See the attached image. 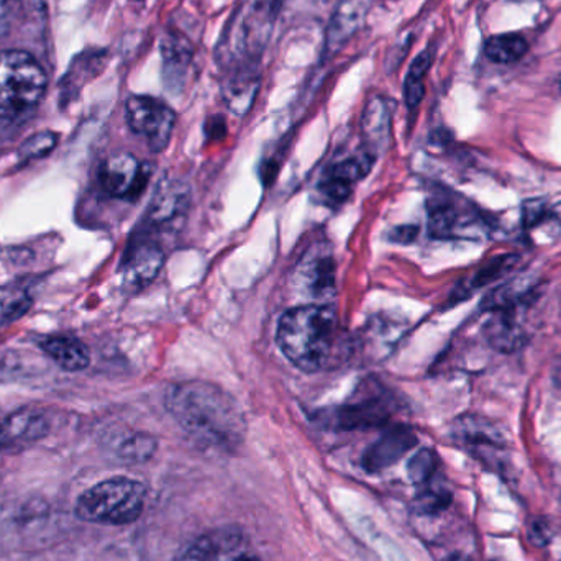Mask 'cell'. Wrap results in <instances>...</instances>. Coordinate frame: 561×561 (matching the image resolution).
<instances>
[{"label":"cell","instance_id":"obj_27","mask_svg":"<svg viewBox=\"0 0 561 561\" xmlns=\"http://www.w3.org/2000/svg\"><path fill=\"white\" fill-rule=\"evenodd\" d=\"M157 450V442L150 435L137 434L127 438L118 448L122 460L140 463L147 461Z\"/></svg>","mask_w":561,"mask_h":561},{"label":"cell","instance_id":"obj_13","mask_svg":"<svg viewBox=\"0 0 561 561\" xmlns=\"http://www.w3.org/2000/svg\"><path fill=\"white\" fill-rule=\"evenodd\" d=\"M519 306L494 310L493 319L488 322L486 336L491 345L503 352H513L524 343V329L519 322Z\"/></svg>","mask_w":561,"mask_h":561},{"label":"cell","instance_id":"obj_21","mask_svg":"<svg viewBox=\"0 0 561 561\" xmlns=\"http://www.w3.org/2000/svg\"><path fill=\"white\" fill-rule=\"evenodd\" d=\"M526 38L517 33H504V35H494L488 39L484 45V55L490 61L496 65H513L519 61L527 53Z\"/></svg>","mask_w":561,"mask_h":561},{"label":"cell","instance_id":"obj_34","mask_svg":"<svg viewBox=\"0 0 561 561\" xmlns=\"http://www.w3.org/2000/svg\"><path fill=\"white\" fill-rule=\"evenodd\" d=\"M553 216H556V219L559 220V222L561 224V206L559 207V209L556 210V214H553Z\"/></svg>","mask_w":561,"mask_h":561},{"label":"cell","instance_id":"obj_17","mask_svg":"<svg viewBox=\"0 0 561 561\" xmlns=\"http://www.w3.org/2000/svg\"><path fill=\"white\" fill-rule=\"evenodd\" d=\"M300 286L307 289L310 296L319 297L330 293L333 289V263L332 259L327 255L309 256L304 260L299 266Z\"/></svg>","mask_w":561,"mask_h":561},{"label":"cell","instance_id":"obj_14","mask_svg":"<svg viewBox=\"0 0 561 561\" xmlns=\"http://www.w3.org/2000/svg\"><path fill=\"white\" fill-rule=\"evenodd\" d=\"M259 85V75L250 66L237 68L232 75L227 76L226 84H224V99H226L230 111L237 115L247 114L255 101Z\"/></svg>","mask_w":561,"mask_h":561},{"label":"cell","instance_id":"obj_32","mask_svg":"<svg viewBox=\"0 0 561 561\" xmlns=\"http://www.w3.org/2000/svg\"><path fill=\"white\" fill-rule=\"evenodd\" d=\"M3 447H7V434H5V427H3V421L0 422V450H2Z\"/></svg>","mask_w":561,"mask_h":561},{"label":"cell","instance_id":"obj_35","mask_svg":"<svg viewBox=\"0 0 561 561\" xmlns=\"http://www.w3.org/2000/svg\"><path fill=\"white\" fill-rule=\"evenodd\" d=\"M455 561H463V560H455Z\"/></svg>","mask_w":561,"mask_h":561},{"label":"cell","instance_id":"obj_29","mask_svg":"<svg viewBox=\"0 0 561 561\" xmlns=\"http://www.w3.org/2000/svg\"><path fill=\"white\" fill-rule=\"evenodd\" d=\"M56 144H58V137L51 131L33 135L28 140L23 141L22 147H20V158L25 161L39 160V158L51 153Z\"/></svg>","mask_w":561,"mask_h":561},{"label":"cell","instance_id":"obj_33","mask_svg":"<svg viewBox=\"0 0 561 561\" xmlns=\"http://www.w3.org/2000/svg\"><path fill=\"white\" fill-rule=\"evenodd\" d=\"M7 15V2L5 0H0V20H3V16Z\"/></svg>","mask_w":561,"mask_h":561},{"label":"cell","instance_id":"obj_25","mask_svg":"<svg viewBox=\"0 0 561 561\" xmlns=\"http://www.w3.org/2000/svg\"><path fill=\"white\" fill-rule=\"evenodd\" d=\"M431 51H424L414 59L411 69H409L404 84V98L405 104L411 108L417 107V105L421 104L422 99H424V78L425 75H427L428 68H431Z\"/></svg>","mask_w":561,"mask_h":561},{"label":"cell","instance_id":"obj_16","mask_svg":"<svg viewBox=\"0 0 561 561\" xmlns=\"http://www.w3.org/2000/svg\"><path fill=\"white\" fill-rule=\"evenodd\" d=\"M391 105L386 99L375 98L366 105L362 130L366 144H368L369 153L385 147L389 131H391Z\"/></svg>","mask_w":561,"mask_h":561},{"label":"cell","instance_id":"obj_7","mask_svg":"<svg viewBox=\"0 0 561 561\" xmlns=\"http://www.w3.org/2000/svg\"><path fill=\"white\" fill-rule=\"evenodd\" d=\"M178 561H262L242 534L232 529L213 530L194 540Z\"/></svg>","mask_w":561,"mask_h":561},{"label":"cell","instance_id":"obj_20","mask_svg":"<svg viewBox=\"0 0 561 561\" xmlns=\"http://www.w3.org/2000/svg\"><path fill=\"white\" fill-rule=\"evenodd\" d=\"M428 229L435 239L457 237L461 230L460 210L450 201H432L428 206Z\"/></svg>","mask_w":561,"mask_h":561},{"label":"cell","instance_id":"obj_22","mask_svg":"<svg viewBox=\"0 0 561 561\" xmlns=\"http://www.w3.org/2000/svg\"><path fill=\"white\" fill-rule=\"evenodd\" d=\"M365 13L363 0H348V2L345 0L333 16L329 35L330 45L335 46L345 42V38L358 28Z\"/></svg>","mask_w":561,"mask_h":561},{"label":"cell","instance_id":"obj_26","mask_svg":"<svg viewBox=\"0 0 561 561\" xmlns=\"http://www.w3.org/2000/svg\"><path fill=\"white\" fill-rule=\"evenodd\" d=\"M451 493L444 486L437 483V478L428 481V483L419 486L417 500L415 506L421 513L434 514L438 511H444L450 504Z\"/></svg>","mask_w":561,"mask_h":561},{"label":"cell","instance_id":"obj_19","mask_svg":"<svg viewBox=\"0 0 561 561\" xmlns=\"http://www.w3.org/2000/svg\"><path fill=\"white\" fill-rule=\"evenodd\" d=\"M5 427L7 445L19 442L38 440L48 431V424L36 412L20 411L3 421Z\"/></svg>","mask_w":561,"mask_h":561},{"label":"cell","instance_id":"obj_5","mask_svg":"<svg viewBox=\"0 0 561 561\" xmlns=\"http://www.w3.org/2000/svg\"><path fill=\"white\" fill-rule=\"evenodd\" d=\"M125 117L130 130L144 138L151 151L167 150L176 124L170 105L148 95H134L125 104Z\"/></svg>","mask_w":561,"mask_h":561},{"label":"cell","instance_id":"obj_9","mask_svg":"<svg viewBox=\"0 0 561 561\" xmlns=\"http://www.w3.org/2000/svg\"><path fill=\"white\" fill-rule=\"evenodd\" d=\"M375 157L368 150L358 154L336 161L323 174L319 184L320 196L332 204H342L352 193L353 186L366 176L371 170Z\"/></svg>","mask_w":561,"mask_h":561},{"label":"cell","instance_id":"obj_18","mask_svg":"<svg viewBox=\"0 0 561 561\" xmlns=\"http://www.w3.org/2000/svg\"><path fill=\"white\" fill-rule=\"evenodd\" d=\"M415 444V437L409 431H394L388 437H382L369 451L366 461L371 470L389 467L394 463L399 457L405 454L412 445Z\"/></svg>","mask_w":561,"mask_h":561},{"label":"cell","instance_id":"obj_11","mask_svg":"<svg viewBox=\"0 0 561 561\" xmlns=\"http://www.w3.org/2000/svg\"><path fill=\"white\" fill-rule=\"evenodd\" d=\"M164 265L163 250L154 242H140L128 252L122 265V280L128 293H140L160 275Z\"/></svg>","mask_w":561,"mask_h":561},{"label":"cell","instance_id":"obj_12","mask_svg":"<svg viewBox=\"0 0 561 561\" xmlns=\"http://www.w3.org/2000/svg\"><path fill=\"white\" fill-rule=\"evenodd\" d=\"M191 203V191L187 184L181 180H164L158 184L154 191L153 199H151L148 217L151 222L164 224L174 222L184 216Z\"/></svg>","mask_w":561,"mask_h":561},{"label":"cell","instance_id":"obj_8","mask_svg":"<svg viewBox=\"0 0 561 561\" xmlns=\"http://www.w3.org/2000/svg\"><path fill=\"white\" fill-rule=\"evenodd\" d=\"M148 168L134 154L117 153L102 163L99 180L105 193L118 199H135L147 186Z\"/></svg>","mask_w":561,"mask_h":561},{"label":"cell","instance_id":"obj_28","mask_svg":"<svg viewBox=\"0 0 561 561\" xmlns=\"http://www.w3.org/2000/svg\"><path fill=\"white\" fill-rule=\"evenodd\" d=\"M437 470L438 458L432 450L419 451L409 463V477L414 481L415 486H422V484L434 480Z\"/></svg>","mask_w":561,"mask_h":561},{"label":"cell","instance_id":"obj_24","mask_svg":"<svg viewBox=\"0 0 561 561\" xmlns=\"http://www.w3.org/2000/svg\"><path fill=\"white\" fill-rule=\"evenodd\" d=\"M32 307V297L23 287L0 286V325L15 322Z\"/></svg>","mask_w":561,"mask_h":561},{"label":"cell","instance_id":"obj_6","mask_svg":"<svg viewBox=\"0 0 561 561\" xmlns=\"http://www.w3.org/2000/svg\"><path fill=\"white\" fill-rule=\"evenodd\" d=\"M273 9L270 3H253L249 9H243L242 13L232 23V33H230L227 48L232 49V61H239L237 68L252 66L256 55L262 53L268 42L270 28H272Z\"/></svg>","mask_w":561,"mask_h":561},{"label":"cell","instance_id":"obj_31","mask_svg":"<svg viewBox=\"0 0 561 561\" xmlns=\"http://www.w3.org/2000/svg\"><path fill=\"white\" fill-rule=\"evenodd\" d=\"M396 232H398L399 242H411L415 233H417V229H415V227H401V229L396 230Z\"/></svg>","mask_w":561,"mask_h":561},{"label":"cell","instance_id":"obj_3","mask_svg":"<svg viewBox=\"0 0 561 561\" xmlns=\"http://www.w3.org/2000/svg\"><path fill=\"white\" fill-rule=\"evenodd\" d=\"M148 491L141 481L115 477L89 488L76 501L78 519L105 526H127L140 519Z\"/></svg>","mask_w":561,"mask_h":561},{"label":"cell","instance_id":"obj_15","mask_svg":"<svg viewBox=\"0 0 561 561\" xmlns=\"http://www.w3.org/2000/svg\"><path fill=\"white\" fill-rule=\"evenodd\" d=\"M43 352L66 371H81L91 363V353L81 340L75 336H48L42 342Z\"/></svg>","mask_w":561,"mask_h":561},{"label":"cell","instance_id":"obj_23","mask_svg":"<svg viewBox=\"0 0 561 561\" xmlns=\"http://www.w3.org/2000/svg\"><path fill=\"white\" fill-rule=\"evenodd\" d=\"M161 55H163L167 71L171 76H181L193 65L194 49L184 36L173 33L164 38Z\"/></svg>","mask_w":561,"mask_h":561},{"label":"cell","instance_id":"obj_2","mask_svg":"<svg viewBox=\"0 0 561 561\" xmlns=\"http://www.w3.org/2000/svg\"><path fill=\"white\" fill-rule=\"evenodd\" d=\"M335 309L320 304L294 307L280 317L278 345L283 355L304 373L325 368L339 343Z\"/></svg>","mask_w":561,"mask_h":561},{"label":"cell","instance_id":"obj_1","mask_svg":"<svg viewBox=\"0 0 561 561\" xmlns=\"http://www.w3.org/2000/svg\"><path fill=\"white\" fill-rule=\"evenodd\" d=\"M167 408L196 444L233 451L245 438L247 422L236 399L219 386L186 381L167 392Z\"/></svg>","mask_w":561,"mask_h":561},{"label":"cell","instance_id":"obj_10","mask_svg":"<svg viewBox=\"0 0 561 561\" xmlns=\"http://www.w3.org/2000/svg\"><path fill=\"white\" fill-rule=\"evenodd\" d=\"M451 437L468 454L483 461H490L491 458L496 457L497 451L503 450L506 445L500 428L477 415H465L458 419L451 428Z\"/></svg>","mask_w":561,"mask_h":561},{"label":"cell","instance_id":"obj_30","mask_svg":"<svg viewBox=\"0 0 561 561\" xmlns=\"http://www.w3.org/2000/svg\"><path fill=\"white\" fill-rule=\"evenodd\" d=\"M529 539L534 546H547V543L550 542V539H552V530H550L549 524L542 523V520L539 519L530 523Z\"/></svg>","mask_w":561,"mask_h":561},{"label":"cell","instance_id":"obj_4","mask_svg":"<svg viewBox=\"0 0 561 561\" xmlns=\"http://www.w3.org/2000/svg\"><path fill=\"white\" fill-rule=\"evenodd\" d=\"M48 78L32 55L20 49L0 53V111L23 112L42 101Z\"/></svg>","mask_w":561,"mask_h":561}]
</instances>
